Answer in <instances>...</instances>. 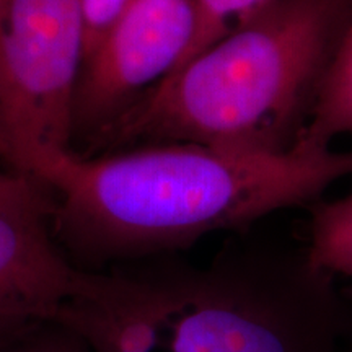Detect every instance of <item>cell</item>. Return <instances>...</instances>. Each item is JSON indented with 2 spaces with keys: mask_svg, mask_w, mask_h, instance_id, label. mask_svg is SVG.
Returning a JSON list of instances; mask_svg holds the SVG:
<instances>
[{
  "mask_svg": "<svg viewBox=\"0 0 352 352\" xmlns=\"http://www.w3.org/2000/svg\"><path fill=\"white\" fill-rule=\"evenodd\" d=\"M21 171L59 196L70 239L108 253H152L253 223L352 175V152L297 140L283 152L170 142L120 155L39 153Z\"/></svg>",
  "mask_w": 352,
  "mask_h": 352,
  "instance_id": "cell-1",
  "label": "cell"
},
{
  "mask_svg": "<svg viewBox=\"0 0 352 352\" xmlns=\"http://www.w3.org/2000/svg\"><path fill=\"white\" fill-rule=\"evenodd\" d=\"M328 277L307 259L287 279L90 272L54 321L94 352H342L347 321Z\"/></svg>",
  "mask_w": 352,
  "mask_h": 352,
  "instance_id": "cell-3",
  "label": "cell"
},
{
  "mask_svg": "<svg viewBox=\"0 0 352 352\" xmlns=\"http://www.w3.org/2000/svg\"><path fill=\"white\" fill-rule=\"evenodd\" d=\"M0 352H94L82 336L59 323L44 321L34 324L21 334L0 347Z\"/></svg>",
  "mask_w": 352,
  "mask_h": 352,
  "instance_id": "cell-10",
  "label": "cell"
},
{
  "mask_svg": "<svg viewBox=\"0 0 352 352\" xmlns=\"http://www.w3.org/2000/svg\"><path fill=\"white\" fill-rule=\"evenodd\" d=\"M307 261L323 274L352 277V195L315 210Z\"/></svg>",
  "mask_w": 352,
  "mask_h": 352,
  "instance_id": "cell-8",
  "label": "cell"
},
{
  "mask_svg": "<svg viewBox=\"0 0 352 352\" xmlns=\"http://www.w3.org/2000/svg\"><path fill=\"white\" fill-rule=\"evenodd\" d=\"M197 2H199V19H197L196 36L186 59L182 64L217 39L226 36L233 26L239 25L241 20L252 15L270 0H197Z\"/></svg>",
  "mask_w": 352,
  "mask_h": 352,
  "instance_id": "cell-9",
  "label": "cell"
},
{
  "mask_svg": "<svg viewBox=\"0 0 352 352\" xmlns=\"http://www.w3.org/2000/svg\"><path fill=\"white\" fill-rule=\"evenodd\" d=\"M47 212L46 199L0 201V324L54 321L85 287L90 272L63 256Z\"/></svg>",
  "mask_w": 352,
  "mask_h": 352,
  "instance_id": "cell-6",
  "label": "cell"
},
{
  "mask_svg": "<svg viewBox=\"0 0 352 352\" xmlns=\"http://www.w3.org/2000/svg\"><path fill=\"white\" fill-rule=\"evenodd\" d=\"M352 132V19L321 82L298 140L329 147L334 135Z\"/></svg>",
  "mask_w": 352,
  "mask_h": 352,
  "instance_id": "cell-7",
  "label": "cell"
},
{
  "mask_svg": "<svg viewBox=\"0 0 352 352\" xmlns=\"http://www.w3.org/2000/svg\"><path fill=\"white\" fill-rule=\"evenodd\" d=\"M131 2L132 0H83L87 28L85 60Z\"/></svg>",
  "mask_w": 352,
  "mask_h": 352,
  "instance_id": "cell-11",
  "label": "cell"
},
{
  "mask_svg": "<svg viewBox=\"0 0 352 352\" xmlns=\"http://www.w3.org/2000/svg\"><path fill=\"white\" fill-rule=\"evenodd\" d=\"M33 327H6V324H0V347L8 344V342L13 340H16V338L21 336V334L26 333Z\"/></svg>",
  "mask_w": 352,
  "mask_h": 352,
  "instance_id": "cell-13",
  "label": "cell"
},
{
  "mask_svg": "<svg viewBox=\"0 0 352 352\" xmlns=\"http://www.w3.org/2000/svg\"><path fill=\"white\" fill-rule=\"evenodd\" d=\"M197 0H132L83 64L76 118H108L186 59L195 41Z\"/></svg>",
  "mask_w": 352,
  "mask_h": 352,
  "instance_id": "cell-5",
  "label": "cell"
},
{
  "mask_svg": "<svg viewBox=\"0 0 352 352\" xmlns=\"http://www.w3.org/2000/svg\"><path fill=\"white\" fill-rule=\"evenodd\" d=\"M87 54L83 0H0V153L69 151Z\"/></svg>",
  "mask_w": 352,
  "mask_h": 352,
  "instance_id": "cell-4",
  "label": "cell"
},
{
  "mask_svg": "<svg viewBox=\"0 0 352 352\" xmlns=\"http://www.w3.org/2000/svg\"><path fill=\"white\" fill-rule=\"evenodd\" d=\"M352 0H270L152 87L124 138L283 152L300 138Z\"/></svg>",
  "mask_w": 352,
  "mask_h": 352,
  "instance_id": "cell-2",
  "label": "cell"
},
{
  "mask_svg": "<svg viewBox=\"0 0 352 352\" xmlns=\"http://www.w3.org/2000/svg\"><path fill=\"white\" fill-rule=\"evenodd\" d=\"M44 199L38 188L25 176H12L0 170V201Z\"/></svg>",
  "mask_w": 352,
  "mask_h": 352,
  "instance_id": "cell-12",
  "label": "cell"
}]
</instances>
